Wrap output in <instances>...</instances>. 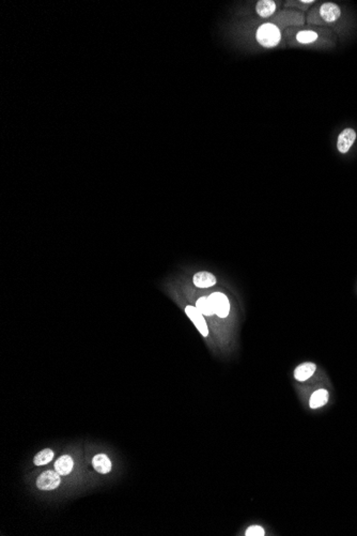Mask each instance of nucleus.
Instances as JSON below:
<instances>
[{
  "instance_id": "f8f14e48",
  "label": "nucleus",
  "mask_w": 357,
  "mask_h": 536,
  "mask_svg": "<svg viewBox=\"0 0 357 536\" xmlns=\"http://www.w3.org/2000/svg\"><path fill=\"white\" fill-rule=\"evenodd\" d=\"M276 10V3L272 0H261L257 2L256 11L261 17L266 18L272 16Z\"/></svg>"
},
{
  "instance_id": "423d86ee",
  "label": "nucleus",
  "mask_w": 357,
  "mask_h": 536,
  "mask_svg": "<svg viewBox=\"0 0 357 536\" xmlns=\"http://www.w3.org/2000/svg\"><path fill=\"white\" fill-rule=\"evenodd\" d=\"M356 137H357L356 132L352 129H346L342 131L340 135L338 136V142H337V148L339 152L347 153L350 149H351V147L354 144Z\"/></svg>"
},
{
  "instance_id": "dca6fc26",
  "label": "nucleus",
  "mask_w": 357,
  "mask_h": 536,
  "mask_svg": "<svg viewBox=\"0 0 357 536\" xmlns=\"http://www.w3.org/2000/svg\"><path fill=\"white\" fill-rule=\"evenodd\" d=\"M246 536H264L265 530L260 526H250L245 532Z\"/></svg>"
},
{
  "instance_id": "9b49d317",
  "label": "nucleus",
  "mask_w": 357,
  "mask_h": 536,
  "mask_svg": "<svg viewBox=\"0 0 357 536\" xmlns=\"http://www.w3.org/2000/svg\"><path fill=\"white\" fill-rule=\"evenodd\" d=\"M329 392H327L325 388H320V390H317L311 395L309 406L311 409H318L320 407H323L324 405H326V402L329 401Z\"/></svg>"
},
{
  "instance_id": "0eeeda50",
  "label": "nucleus",
  "mask_w": 357,
  "mask_h": 536,
  "mask_svg": "<svg viewBox=\"0 0 357 536\" xmlns=\"http://www.w3.org/2000/svg\"><path fill=\"white\" fill-rule=\"evenodd\" d=\"M92 466L97 472L107 474L112 471V461L105 454H98L92 459Z\"/></svg>"
},
{
  "instance_id": "1a4fd4ad",
  "label": "nucleus",
  "mask_w": 357,
  "mask_h": 536,
  "mask_svg": "<svg viewBox=\"0 0 357 536\" xmlns=\"http://www.w3.org/2000/svg\"><path fill=\"white\" fill-rule=\"evenodd\" d=\"M317 369V365L315 363H311V362H306V363H303L301 365H298L295 370H294V378L297 380V381H306L308 380L310 377H312V374L315 373Z\"/></svg>"
},
{
  "instance_id": "6e6552de",
  "label": "nucleus",
  "mask_w": 357,
  "mask_h": 536,
  "mask_svg": "<svg viewBox=\"0 0 357 536\" xmlns=\"http://www.w3.org/2000/svg\"><path fill=\"white\" fill-rule=\"evenodd\" d=\"M193 282L198 288H210L216 284V277L212 273L202 271V272H198L194 275Z\"/></svg>"
},
{
  "instance_id": "39448f33",
  "label": "nucleus",
  "mask_w": 357,
  "mask_h": 536,
  "mask_svg": "<svg viewBox=\"0 0 357 536\" xmlns=\"http://www.w3.org/2000/svg\"><path fill=\"white\" fill-rule=\"evenodd\" d=\"M320 16L326 23H335L341 16V10L336 3L325 2L320 6Z\"/></svg>"
},
{
  "instance_id": "9d476101",
  "label": "nucleus",
  "mask_w": 357,
  "mask_h": 536,
  "mask_svg": "<svg viewBox=\"0 0 357 536\" xmlns=\"http://www.w3.org/2000/svg\"><path fill=\"white\" fill-rule=\"evenodd\" d=\"M74 467V460L69 455H63L55 462V470L60 475H68Z\"/></svg>"
},
{
  "instance_id": "f03ea898",
  "label": "nucleus",
  "mask_w": 357,
  "mask_h": 536,
  "mask_svg": "<svg viewBox=\"0 0 357 536\" xmlns=\"http://www.w3.org/2000/svg\"><path fill=\"white\" fill-rule=\"evenodd\" d=\"M209 299L212 304L214 314L220 318H226L230 313V302L228 297L223 292H213L209 296Z\"/></svg>"
},
{
  "instance_id": "2eb2a0df",
  "label": "nucleus",
  "mask_w": 357,
  "mask_h": 536,
  "mask_svg": "<svg viewBox=\"0 0 357 536\" xmlns=\"http://www.w3.org/2000/svg\"><path fill=\"white\" fill-rule=\"evenodd\" d=\"M317 39H318V34L315 31H311V30L301 31L296 35V40L302 44H310L317 41Z\"/></svg>"
},
{
  "instance_id": "f257e3e1",
  "label": "nucleus",
  "mask_w": 357,
  "mask_h": 536,
  "mask_svg": "<svg viewBox=\"0 0 357 536\" xmlns=\"http://www.w3.org/2000/svg\"><path fill=\"white\" fill-rule=\"evenodd\" d=\"M256 38L260 45L264 47H275L281 39L280 29L272 23L263 24L257 30Z\"/></svg>"
},
{
  "instance_id": "4468645a",
  "label": "nucleus",
  "mask_w": 357,
  "mask_h": 536,
  "mask_svg": "<svg viewBox=\"0 0 357 536\" xmlns=\"http://www.w3.org/2000/svg\"><path fill=\"white\" fill-rule=\"evenodd\" d=\"M195 306L197 307V310H198L203 316H213V315H215L209 297L208 298L202 297V298L197 300Z\"/></svg>"
},
{
  "instance_id": "ddd939ff",
  "label": "nucleus",
  "mask_w": 357,
  "mask_h": 536,
  "mask_svg": "<svg viewBox=\"0 0 357 536\" xmlns=\"http://www.w3.org/2000/svg\"><path fill=\"white\" fill-rule=\"evenodd\" d=\"M53 458H54V451L50 449H45L35 455L33 462L36 467H41V466L49 464V462L53 460Z\"/></svg>"
},
{
  "instance_id": "7ed1b4c3",
  "label": "nucleus",
  "mask_w": 357,
  "mask_h": 536,
  "mask_svg": "<svg viewBox=\"0 0 357 536\" xmlns=\"http://www.w3.org/2000/svg\"><path fill=\"white\" fill-rule=\"evenodd\" d=\"M61 479L60 474L58 473L56 470H47V471L43 472L36 480V486L41 490H54L60 486Z\"/></svg>"
},
{
  "instance_id": "20e7f679",
  "label": "nucleus",
  "mask_w": 357,
  "mask_h": 536,
  "mask_svg": "<svg viewBox=\"0 0 357 536\" xmlns=\"http://www.w3.org/2000/svg\"><path fill=\"white\" fill-rule=\"evenodd\" d=\"M185 314L188 316V318L192 320L195 327L198 329V331L203 337H208L209 335V328L207 325V321L205 320L203 315L197 310L196 306L188 305L185 307Z\"/></svg>"
},
{
  "instance_id": "f3484780",
  "label": "nucleus",
  "mask_w": 357,
  "mask_h": 536,
  "mask_svg": "<svg viewBox=\"0 0 357 536\" xmlns=\"http://www.w3.org/2000/svg\"><path fill=\"white\" fill-rule=\"evenodd\" d=\"M300 3H303V4H305V5H306V4H307V5H308V4H311V3H313V0H309V1H306V0H304V1H301Z\"/></svg>"
}]
</instances>
